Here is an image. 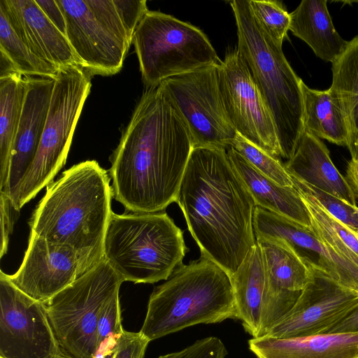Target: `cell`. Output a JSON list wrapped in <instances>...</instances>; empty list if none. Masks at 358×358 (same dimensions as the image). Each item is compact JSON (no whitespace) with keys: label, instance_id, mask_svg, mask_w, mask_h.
<instances>
[{"label":"cell","instance_id":"1","mask_svg":"<svg viewBox=\"0 0 358 358\" xmlns=\"http://www.w3.org/2000/svg\"><path fill=\"white\" fill-rule=\"evenodd\" d=\"M194 149L189 130L159 85L147 88L110 157L113 194L131 213L176 202Z\"/></svg>","mask_w":358,"mask_h":358},{"label":"cell","instance_id":"2","mask_svg":"<svg viewBox=\"0 0 358 358\" xmlns=\"http://www.w3.org/2000/svg\"><path fill=\"white\" fill-rule=\"evenodd\" d=\"M176 202L201 256L231 277L256 244L255 204L226 150H192Z\"/></svg>","mask_w":358,"mask_h":358},{"label":"cell","instance_id":"3","mask_svg":"<svg viewBox=\"0 0 358 358\" xmlns=\"http://www.w3.org/2000/svg\"><path fill=\"white\" fill-rule=\"evenodd\" d=\"M107 171L95 160L75 164L51 182L29 222L31 235L77 250L104 256L103 243L111 210Z\"/></svg>","mask_w":358,"mask_h":358},{"label":"cell","instance_id":"4","mask_svg":"<svg viewBox=\"0 0 358 358\" xmlns=\"http://www.w3.org/2000/svg\"><path fill=\"white\" fill-rule=\"evenodd\" d=\"M238 320L231 278L203 257L182 264L156 287L140 332L150 341L199 324Z\"/></svg>","mask_w":358,"mask_h":358},{"label":"cell","instance_id":"5","mask_svg":"<svg viewBox=\"0 0 358 358\" xmlns=\"http://www.w3.org/2000/svg\"><path fill=\"white\" fill-rule=\"evenodd\" d=\"M237 28V49L273 117L281 149L289 159L303 132V80L256 21L248 0L230 2Z\"/></svg>","mask_w":358,"mask_h":358},{"label":"cell","instance_id":"6","mask_svg":"<svg viewBox=\"0 0 358 358\" xmlns=\"http://www.w3.org/2000/svg\"><path fill=\"white\" fill-rule=\"evenodd\" d=\"M188 250L182 230L164 211L113 213L103 243L104 259L134 283L166 280Z\"/></svg>","mask_w":358,"mask_h":358},{"label":"cell","instance_id":"7","mask_svg":"<svg viewBox=\"0 0 358 358\" xmlns=\"http://www.w3.org/2000/svg\"><path fill=\"white\" fill-rule=\"evenodd\" d=\"M54 81L37 153L12 203L17 211L52 182L65 164L76 124L90 92V73L80 66L59 69Z\"/></svg>","mask_w":358,"mask_h":358},{"label":"cell","instance_id":"8","mask_svg":"<svg viewBox=\"0 0 358 358\" xmlns=\"http://www.w3.org/2000/svg\"><path fill=\"white\" fill-rule=\"evenodd\" d=\"M123 282L103 259L44 303L62 358L96 357L101 310Z\"/></svg>","mask_w":358,"mask_h":358},{"label":"cell","instance_id":"9","mask_svg":"<svg viewBox=\"0 0 358 358\" xmlns=\"http://www.w3.org/2000/svg\"><path fill=\"white\" fill-rule=\"evenodd\" d=\"M132 43L147 88L221 61L201 29L160 11L146 13Z\"/></svg>","mask_w":358,"mask_h":358},{"label":"cell","instance_id":"10","mask_svg":"<svg viewBox=\"0 0 358 358\" xmlns=\"http://www.w3.org/2000/svg\"><path fill=\"white\" fill-rule=\"evenodd\" d=\"M65 18L66 37L90 74L118 73L132 41L114 0H56Z\"/></svg>","mask_w":358,"mask_h":358},{"label":"cell","instance_id":"11","mask_svg":"<svg viewBox=\"0 0 358 358\" xmlns=\"http://www.w3.org/2000/svg\"><path fill=\"white\" fill-rule=\"evenodd\" d=\"M217 64L169 78L159 84L187 126L194 148L227 150L237 135L222 101Z\"/></svg>","mask_w":358,"mask_h":358},{"label":"cell","instance_id":"12","mask_svg":"<svg viewBox=\"0 0 358 358\" xmlns=\"http://www.w3.org/2000/svg\"><path fill=\"white\" fill-rule=\"evenodd\" d=\"M219 89L237 134L271 155L281 157L271 114L237 48L217 64Z\"/></svg>","mask_w":358,"mask_h":358},{"label":"cell","instance_id":"13","mask_svg":"<svg viewBox=\"0 0 358 358\" xmlns=\"http://www.w3.org/2000/svg\"><path fill=\"white\" fill-rule=\"evenodd\" d=\"M103 259L97 252L77 250L30 234L19 269L8 278L20 291L45 303Z\"/></svg>","mask_w":358,"mask_h":358},{"label":"cell","instance_id":"14","mask_svg":"<svg viewBox=\"0 0 358 358\" xmlns=\"http://www.w3.org/2000/svg\"><path fill=\"white\" fill-rule=\"evenodd\" d=\"M0 358H62L45 306L0 271Z\"/></svg>","mask_w":358,"mask_h":358},{"label":"cell","instance_id":"15","mask_svg":"<svg viewBox=\"0 0 358 358\" xmlns=\"http://www.w3.org/2000/svg\"><path fill=\"white\" fill-rule=\"evenodd\" d=\"M310 276L292 308L264 336L292 338L324 334L358 306V292L321 268L308 265Z\"/></svg>","mask_w":358,"mask_h":358},{"label":"cell","instance_id":"16","mask_svg":"<svg viewBox=\"0 0 358 358\" xmlns=\"http://www.w3.org/2000/svg\"><path fill=\"white\" fill-rule=\"evenodd\" d=\"M253 228L256 238L285 241L307 265L321 268L358 292V267L327 247L311 229L259 206L255 208Z\"/></svg>","mask_w":358,"mask_h":358},{"label":"cell","instance_id":"17","mask_svg":"<svg viewBox=\"0 0 358 358\" xmlns=\"http://www.w3.org/2000/svg\"><path fill=\"white\" fill-rule=\"evenodd\" d=\"M256 242L262 249L267 271L258 336L261 337L292 308L310 273L308 265L285 241L256 238Z\"/></svg>","mask_w":358,"mask_h":358},{"label":"cell","instance_id":"18","mask_svg":"<svg viewBox=\"0 0 358 358\" xmlns=\"http://www.w3.org/2000/svg\"><path fill=\"white\" fill-rule=\"evenodd\" d=\"M54 79L27 76V91L10 155L7 185L3 192L13 203L37 153L50 103Z\"/></svg>","mask_w":358,"mask_h":358},{"label":"cell","instance_id":"19","mask_svg":"<svg viewBox=\"0 0 358 358\" xmlns=\"http://www.w3.org/2000/svg\"><path fill=\"white\" fill-rule=\"evenodd\" d=\"M0 9L29 50L58 69L82 67L69 40L46 16L36 0H0Z\"/></svg>","mask_w":358,"mask_h":358},{"label":"cell","instance_id":"20","mask_svg":"<svg viewBox=\"0 0 358 358\" xmlns=\"http://www.w3.org/2000/svg\"><path fill=\"white\" fill-rule=\"evenodd\" d=\"M284 166L292 178L357 206L350 184L332 162L326 145L315 136L304 131Z\"/></svg>","mask_w":358,"mask_h":358},{"label":"cell","instance_id":"21","mask_svg":"<svg viewBox=\"0 0 358 358\" xmlns=\"http://www.w3.org/2000/svg\"><path fill=\"white\" fill-rule=\"evenodd\" d=\"M257 358H358V334H321L292 338L261 336L248 341Z\"/></svg>","mask_w":358,"mask_h":358},{"label":"cell","instance_id":"22","mask_svg":"<svg viewBox=\"0 0 358 358\" xmlns=\"http://www.w3.org/2000/svg\"><path fill=\"white\" fill-rule=\"evenodd\" d=\"M228 157L253 199L255 206L273 211L311 229L309 211L294 187H283L262 174L232 147Z\"/></svg>","mask_w":358,"mask_h":358},{"label":"cell","instance_id":"23","mask_svg":"<svg viewBox=\"0 0 358 358\" xmlns=\"http://www.w3.org/2000/svg\"><path fill=\"white\" fill-rule=\"evenodd\" d=\"M327 0H303L290 15L289 30L303 41L315 55L333 63L345 50L348 41L336 30Z\"/></svg>","mask_w":358,"mask_h":358},{"label":"cell","instance_id":"24","mask_svg":"<svg viewBox=\"0 0 358 358\" xmlns=\"http://www.w3.org/2000/svg\"><path fill=\"white\" fill-rule=\"evenodd\" d=\"M230 278L238 310V320L241 321L246 332L253 338H257L259 333L261 313L267 282L264 255L257 242Z\"/></svg>","mask_w":358,"mask_h":358},{"label":"cell","instance_id":"25","mask_svg":"<svg viewBox=\"0 0 358 358\" xmlns=\"http://www.w3.org/2000/svg\"><path fill=\"white\" fill-rule=\"evenodd\" d=\"M303 131L348 148L350 133L339 101L330 88L318 90L301 83Z\"/></svg>","mask_w":358,"mask_h":358},{"label":"cell","instance_id":"26","mask_svg":"<svg viewBox=\"0 0 358 358\" xmlns=\"http://www.w3.org/2000/svg\"><path fill=\"white\" fill-rule=\"evenodd\" d=\"M329 87L337 97L350 133L348 150L352 158L358 156V36L348 41L343 53L332 63Z\"/></svg>","mask_w":358,"mask_h":358},{"label":"cell","instance_id":"27","mask_svg":"<svg viewBox=\"0 0 358 358\" xmlns=\"http://www.w3.org/2000/svg\"><path fill=\"white\" fill-rule=\"evenodd\" d=\"M27 76L13 72L0 77V192L7 185L10 155L20 124Z\"/></svg>","mask_w":358,"mask_h":358},{"label":"cell","instance_id":"28","mask_svg":"<svg viewBox=\"0 0 358 358\" xmlns=\"http://www.w3.org/2000/svg\"><path fill=\"white\" fill-rule=\"evenodd\" d=\"M294 187L309 211L313 233L338 255L358 267V237L355 231L328 214L311 194Z\"/></svg>","mask_w":358,"mask_h":358},{"label":"cell","instance_id":"29","mask_svg":"<svg viewBox=\"0 0 358 358\" xmlns=\"http://www.w3.org/2000/svg\"><path fill=\"white\" fill-rule=\"evenodd\" d=\"M0 52L15 72L25 76L54 79L59 69L36 56L18 37L2 9H0Z\"/></svg>","mask_w":358,"mask_h":358},{"label":"cell","instance_id":"30","mask_svg":"<svg viewBox=\"0 0 358 358\" xmlns=\"http://www.w3.org/2000/svg\"><path fill=\"white\" fill-rule=\"evenodd\" d=\"M231 147L262 174L283 187H294L284 164L237 134Z\"/></svg>","mask_w":358,"mask_h":358},{"label":"cell","instance_id":"31","mask_svg":"<svg viewBox=\"0 0 358 358\" xmlns=\"http://www.w3.org/2000/svg\"><path fill=\"white\" fill-rule=\"evenodd\" d=\"M252 13L263 31L278 46L287 38L290 15L281 1L248 0Z\"/></svg>","mask_w":358,"mask_h":358},{"label":"cell","instance_id":"32","mask_svg":"<svg viewBox=\"0 0 358 358\" xmlns=\"http://www.w3.org/2000/svg\"><path fill=\"white\" fill-rule=\"evenodd\" d=\"M294 186L311 194L321 207L334 218L358 232V207L314 187L292 178Z\"/></svg>","mask_w":358,"mask_h":358},{"label":"cell","instance_id":"33","mask_svg":"<svg viewBox=\"0 0 358 358\" xmlns=\"http://www.w3.org/2000/svg\"><path fill=\"white\" fill-rule=\"evenodd\" d=\"M149 342L140 331L124 330L110 341L95 358H143Z\"/></svg>","mask_w":358,"mask_h":358},{"label":"cell","instance_id":"34","mask_svg":"<svg viewBox=\"0 0 358 358\" xmlns=\"http://www.w3.org/2000/svg\"><path fill=\"white\" fill-rule=\"evenodd\" d=\"M124 330L122 325L119 294H117L101 310L96 328L97 353L110 341L120 336Z\"/></svg>","mask_w":358,"mask_h":358},{"label":"cell","instance_id":"35","mask_svg":"<svg viewBox=\"0 0 358 358\" xmlns=\"http://www.w3.org/2000/svg\"><path fill=\"white\" fill-rule=\"evenodd\" d=\"M227 350L217 337L210 336L196 341L185 349L159 356L158 358H225Z\"/></svg>","mask_w":358,"mask_h":358},{"label":"cell","instance_id":"36","mask_svg":"<svg viewBox=\"0 0 358 358\" xmlns=\"http://www.w3.org/2000/svg\"><path fill=\"white\" fill-rule=\"evenodd\" d=\"M120 17L133 42L134 31L138 23L149 10L145 0H114Z\"/></svg>","mask_w":358,"mask_h":358},{"label":"cell","instance_id":"37","mask_svg":"<svg viewBox=\"0 0 358 358\" xmlns=\"http://www.w3.org/2000/svg\"><path fill=\"white\" fill-rule=\"evenodd\" d=\"M1 212V246L0 257H2L8 250L9 237L12 233L14 223L19 211L16 210L11 200L3 192H0Z\"/></svg>","mask_w":358,"mask_h":358},{"label":"cell","instance_id":"38","mask_svg":"<svg viewBox=\"0 0 358 358\" xmlns=\"http://www.w3.org/2000/svg\"><path fill=\"white\" fill-rule=\"evenodd\" d=\"M36 2L51 22L66 36L65 18L56 0H36Z\"/></svg>","mask_w":358,"mask_h":358},{"label":"cell","instance_id":"39","mask_svg":"<svg viewBox=\"0 0 358 358\" xmlns=\"http://www.w3.org/2000/svg\"><path fill=\"white\" fill-rule=\"evenodd\" d=\"M324 334H358V306L344 318L327 329Z\"/></svg>","mask_w":358,"mask_h":358},{"label":"cell","instance_id":"40","mask_svg":"<svg viewBox=\"0 0 358 358\" xmlns=\"http://www.w3.org/2000/svg\"><path fill=\"white\" fill-rule=\"evenodd\" d=\"M345 178L350 184L355 195L358 197V156L349 161Z\"/></svg>","mask_w":358,"mask_h":358},{"label":"cell","instance_id":"41","mask_svg":"<svg viewBox=\"0 0 358 358\" xmlns=\"http://www.w3.org/2000/svg\"><path fill=\"white\" fill-rule=\"evenodd\" d=\"M357 152H358V143L357 144Z\"/></svg>","mask_w":358,"mask_h":358},{"label":"cell","instance_id":"42","mask_svg":"<svg viewBox=\"0 0 358 358\" xmlns=\"http://www.w3.org/2000/svg\"><path fill=\"white\" fill-rule=\"evenodd\" d=\"M355 233L356 234V235H357V237H358V232H355Z\"/></svg>","mask_w":358,"mask_h":358}]
</instances>
